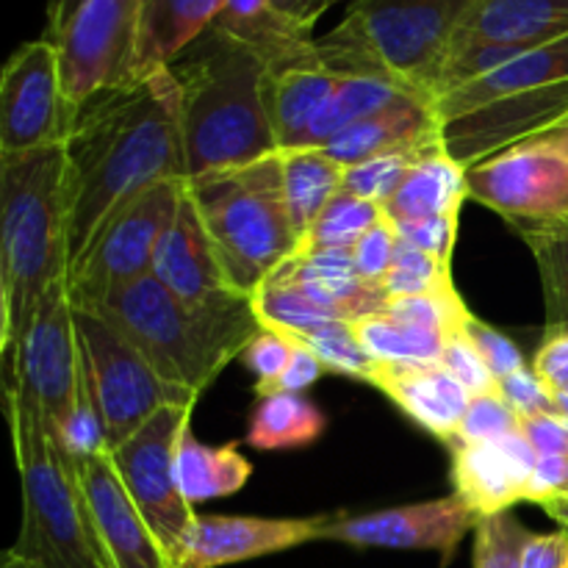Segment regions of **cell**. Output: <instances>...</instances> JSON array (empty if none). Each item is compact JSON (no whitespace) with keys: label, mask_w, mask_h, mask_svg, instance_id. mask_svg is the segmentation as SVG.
I'll return each mask as SVG.
<instances>
[{"label":"cell","mask_w":568,"mask_h":568,"mask_svg":"<svg viewBox=\"0 0 568 568\" xmlns=\"http://www.w3.org/2000/svg\"><path fill=\"white\" fill-rule=\"evenodd\" d=\"M70 270L120 205L164 181H189L183 94L170 67L75 111L67 136Z\"/></svg>","instance_id":"cell-1"},{"label":"cell","mask_w":568,"mask_h":568,"mask_svg":"<svg viewBox=\"0 0 568 568\" xmlns=\"http://www.w3.org/2000/svg\"><path fill=\"white\" fill-rule=\"evenodd\" d=\"M67 144L0 159V349L14 353L44 294L70 277Z\"/></svg>","instance_id":"cell-2"},{"label":"cell","mask_w":568,"mask_h":568,"mask_svg":"<svg viewBox=\"0 0 568 568\" xmlns=\"http://www.w3.org/2000/svg\"><path fill=\"white\" fill-rule=\"evenodd\" d=\"M183 94V144L192 178L277 153L266 109L264 61L211 26L170 64Z\"/></svg>","instance_id":"cell-3"},{"label":"cell","mask_w":568,"mask_h":568,"mask_svg":"<svg viewBox=\"0 0 568 568\" xmlns=\"http://www.w3.org/2000/svg\"><path fill=\"white\" fill-rule=\"evenodd\" d=\"M475 0H353L316 39L322 67L342 78H386L436 105L444 64Z\"/></svg>","instance_id":"cell-4"},{"label":"cell","mask_w":568,"mask_h":568,"mask_svg":"<svg viewBox=\"0 0 568 568\" xmlns=\"http://www.w3.org/2000/svg\"><path fill=\"white\" fill-rule=\"evenodd\" d=\"M166 383L203 394L261 333L253 303L203 311L172 297L155 275L116 288L92 305Z\"/></svg>","instance_id":"cell-5"},{"label":"cell","mask_w":568,"mask_h":568,"mask_svg":"<svg viewBox=\"0 0 568 568\" xmlns=\"http://www.w3.org/2000/svg\"><path fill=\"white\" fill-rule=\"evenodd\" d=\"M6 414L22 491V525L11 549L39 568H109L70 455L9 392Z\"/></svg>","instance_id":"cell-6"},{"label":"cell","mask_w":568,"mask_h":568,"mask_svg":"<svg viewBox=\"0 0 568 568\" xmlns=\"http://www.w3.org/2000/svg\"><path fill=\"white\" fill-rule=\"evenodd\" d=\"M189 194L233 288L244 297L300 250V233L283 197L277 153L236 170L192 178Z\"/></svg>","instance_id":"cell-7"},{"label":"cell","mask_w":568,"mask_h":568,"mask_svg":"<svg viewBox=\"0 0 568 568\" xmlns=\"http://www.w3.org/2000/svg\"><path fill=\"white\" fill-rule=\"evenodd\" d=\"M81 366L103 419L109 447H120L166 405H197V394L166 383L98 311L72 305Z\"/></svg>","instance_id":"cell-8"},{"label":"cell","mask_w":568,"mask_h":568,"mask_svg":"<svg viewBox=\"0 0 568 568\" xmlns=\"http://www.w3.org/2000/svg\"><path fill=\"white\" fill-rule=\"evenodd\" d=\"M186 186L189 181L155 183L111 214L70 270L72 305L92 308L116 288L153 275L155 253L175 222Z\"/></svg>","instance_id":"cell-9"},{"label":"cell","mask_w":568,"mask_h":568,"mask_svg":"<svg viewBox=\"0 0 568 568\" xmlns=\"http://www.w3.org/2000/svg\"><path fill=\"white\" fill-rule=\"evenodd\" d=\"M6 361H14V377L6 392L33 410L50 436L61 438L81 392V347L72 316L70 277L44 294L31 327Z\"/></svg>","instance_id":"cell-10"},{"label":"cell","mask_w":568,"mask_h":568,"mask_svg":"<svg viewBox=\"0 0 568 568\" xmlns=\"http://www.w3.org/2000/svg\"><path fill=\"white\" fill-rule=\"evenodd\" d=\"M189 430H192V405H166L150 416L128 442L111 449V464L128 497L133 499L175 566L183 538L194 519V505L186 503L175 477L178 449Z\"/></svg>","instance_id":"cell-11"},{"label":"cell","mask_w":568,"mask_h":568,"mask_svg":"<svg viewBox=\"0 0 568 568\" xmlns=\"http://www.w3.org/2000/svg\"><path fill=\"white\" fill-rule=\"evenodd\" d=\"M142 0H87L50 42L59 50L61 87L72 116L98 94L139 81Z\"/></svg>","instance_id":"cell-12"},{"label":"cell","mask_w":568,"mask_h":568,"mask_svg":"<svg viewBox=\"0 0 568 568\" xmlns=\"http://www.w3.org/2000/svg\"><path fill=\"white\" fill-rule=\"evenodd\" d=\"M70 125L59 50L48 37L26 42L0 75V159L67 144Z\"/></svg>","instance_id":"cell-13"},{"label":"cell","mask_w":568,"mask_h":568,"mask_svg":"<svg viewBox=\"0 0 568 568\" xmlns=\"http://www.w3.org/2000/svg\"><path fill=\"white\" fill-rule=\"evenodd\" d=\"M466 189L516 231L547 225L568 216V159L532 139L469 166Z\"/></svg>","instance_id":"cell-14"},{"label":"cell","mask_w":568,"mask_h":568,"mask_svg":"<svg viewBox=\"0 0 568 568\" xmlns=\"http://www.w3.org/2000/svg\"><path fill=\"white\" fill-rule=\"evenodd\" d=\"M480 516L458 497L403 505V508L375 510V514L327 516L320 541H338L361 549H416L438 552L442 566L458 552L466 532L475 530Z\"/></svg>","instance_id":"cell-15"},{"label":"cell","mask_w":568,"mask_h":568,"mask_svg":"<svg viewBox=\"0 0 568 568\" xmlns=\"http://www.w3.org/2000/svg\"><path fill=\"white\" fill-rule=\"evenodd\" d=\"M568 120V81L499 98L444 122L442 139L460 166H475L516 144L532 142Z\"/></svg>","instance_id":"cell-16"},{"label":"cell","mask_w":568,"mask_h":568,"mask_svg":"<svg viewBox=\"0 0 568 568\" xmlns=\"http://www.w3.org/2000/svg\"><path fill=\"white\" fill-rule=\"evenodd\" d=\"M94 538L109 568H178L128 497L109 453L72 458Z\"/></svg>","instance_id":"cell-17"},{"label":"cell","mask_w":568,"mask_h":568,"mask_svg":"<svg viewBox=\"0 0 568 568\" xmlns=\"http://www.w3.org/2000/svg\"><path fill=\"white\" fill-rule=\"evenodd\" d=\"M153 275L181 303L203 311H231L247 305L250 297L236 292L216 255L205 222L192 194H183L175 222L166 231L153 261Z\"/></svg>","instance_id":"cell-18"},{"label":"cell","mask_w":568,"mask_h":568,"mask_svg":"<svg viewBox=\"0 0 568 568\" xmlns=\"http://www.w3.org/2000/svg\"><path fill=\"white\" fill-rule=\"evenodd\" d=\"M327 516L311 519H258V516H200L183 538L178 568H220L286 552L320 541Z\"/></svg>","instance_id":"cell-19"},{"label":"cell","mask_w":568,"mask_h":568,"mask_svg":"<svg viewBox=\"0 0 568 568\" xmlns=\"http://www.w3.org/2000/svg\"><path fill=\"white\" fill-rule=\"evenodd\" d=\"M455 494L480 519L527 503V483L538 464L536 449L519 433L488 444H449Z\"/></svg>","instance_id":"cell-20"},{"label":"cell","mask_w":568,"mask_h":568,"mask_svg":"<svg viewBox=\"0 0 568 568\" xmlns=\"http://www.w3.org/2000/svg\"><path fill=\"white\" fill-rule=\"evenodd\" d=\"M372 386L442 442L458 438L471 394L442 364H377Z\"/></svg>","instance_id":"cell-21"},{"label":"cell","mask_w":568,"mask_h":568,"mask_svg":"<svg viewBox=\"0 0 568 568\" xmlns=\"http://www.w3.org/2000/svg\"><path fill=\"white\" fill-rule=\"evenodd\" d=\"M442 128L444 122L436 114V105L422 98H408L392 109H383L344 128L322 150L338 164L353 166L361 161L381 159V155L433 148V144L444 142Z\"/></svg>","instance_id":"cell-22"},{"label":"cell","mask_w":568,"mask_h":568,"mask_svg":"<svg viewBox=\"0 0 568 568\" xmlns=\"http://www.w3.org/2000/svg\"><path fill=\"white\" fill-rule=\"evenodd\" d=\"M275 281L288 283L308 294L311 300L325 308L338 311L349 322L361 316L381 314L386 311L388 297L383 286L364 281L355 270L353 250H311V253H294L281 270Z\"/></svg>","instance_id":"cell-23"},{"label":"cell","mask_w":568,"mask_h":568,"mask_svg":"<svg viewBox=\"0 0 568 568\" xmlns=\"http://www.w3.org/2000/svg\"><path fill=\"white\" fill-rule=\"evenodd\" d=\"M214 28L253 50L270 72L320 61L314 31L283 14L275 0H225Z\"/></svg>","instance_id":"cell-24"},{"label":"cell","mask_w":568,"mask_h":568,"mask_svg":"<svg viewBox=\"0 0 568 568\" xmlns=\"http://www.w3.org/2000/svg\"><path fill=\"white\" fill-rule=\"evenodd\" d=\"M564 37H568V0H475L455 44L494 42L541 48Z\"/></svg>","instance_id":"cell-25"},{"label":"cell","mask_w":568,"mask_h":568,"mask_svg":"<svg viewBox=\"0 0 568 568\" xmlns=\"http://www.w3.org/2000/svg\"><path fill=\"white\" fill-rule=\"evenodd\" d=\"M566 81L568 37L527 50V53L516 55L514 61L503 64L499 70L488 72V75L477 78V81L466 83V87L455 89V92L444 94L436 103V114L442 116V122H447L453 116L469 114V111L480 109V105L494 103L499 98H510V94L530 92V89H544Z\"/></svg>","instance_id":"cell-26"},{"label":"cell","mask_w":568,"mask_h":568,"mask_svg":"<svg viewBox=\"0 0 568 568\" xmlns=\"http://www.w3.org/2000/svg\"><path fill=\"white\" fill-rule=\"evenodd\" d=\"M225 0H142L139 17V81L170 67L194 39L214 26Z\"/></svg>","instance_id":"cell-27"},{"label":"cell","mask_w":568,"mask_h":568,"mask_svg":"<svg viewBox=\"0 0 568 568\" xmlns=\"http://www.w3.org/2000/svg\"><path fill=\"white\" fill-rule=\"evenodd\" d=\"M466 200V166H460L444 142H438L416 159L399 192L386 203V216L392 222L460 216Z\"/></svg>","instance_id":"cell-28"},{"label":"cell","mask_w":568,"mask_h":568,"mask_svg":"<svg viewBox=\"0 0 568 568\" xmlns=\"http://www.w3.org/2000/svg\"><path fill=\"white\" fill-rule=\"evenodd\" d=\"M336 83L338 75L325 70L322 61L266 75V109H270L277 150L303 148L311 120L331 98Z\"/></svg>","instance_id":"cell-29"},{"label":"cell","mask_w":568,"mask_h":568,"mask_svg":"<svg viewBox=\"0 0 568 568\" xmlns=\"http://www.w3.org/2000/svg\"><path fill=\"white\" fill-rule=\"evenodd\" d=\"M277 155H281L283 197H286L294 231L303 242L327 203L342 192L347 166L331 159L322 148L277 150Z\"/></svg>","instance_id":"cell-30"},{"label":"cell","mask_w":568,"mask_h":568,"mask_svg":"<svg viewBox=\"0 0 568 568\" xmlns=\"http://www.w3.org/2000/svg\"><path fill=\"white\" fill-rule=\"evenodd\" d=\"M175 477L181 494L189 505L205 503V499L231 497L239 494L253 477V464L239 453V444L225 447H209L192 436H183L175 460Z\"/></svg>","instance_id":"cell-31"},{"label":"cell","mask_w":568,"mask_h":568,"mask_svg":"<svg viewBox=\"0 0 568 568\" xmlns=\"http://www.w3.org/2000/svg\"><path fill=\"white\" fill-rule=\"evenodd\" d=\"M408 98H419V94L408 92L399 83L386 81V78H342L338 75L336 89L331 98L325 100L316 116L311 120L308 131H305L303 148H325L333 136L344 131V128L355 125L364 116L377 114L383 109L403 103ZM425 100V98H422ZM430 103V100H427ZM297 150V148H294Z\"/></svg>","instance_id":"cell-32"},{"label":"cell","mask_w":568,"mask_h":568,"mask_svg":"<svg viewBox=\"0 0 568 568\" xmlns=\"http://www.w3.org/2000/svg\"><path fill=\"white\" fill-rule=\"evenodd\" d=\"M327 419L303 394H270L253 410L247 444L255 449H303L320 442Z\"/></svg>","instance_id":"cell-33"},{"label":"cell","mask_w":568,"mask_h":568,"mask_svg":"<svg viewBox=\"0 0 568 568\" xmlns=\"http://www.w3.org/2000/svg\"><path fill=\"white\" fill-rule=\"evenodd\" d=\"M353 333L377 364H438L447 344L442 333L397 320L386 311L355 320Z\"/></svg>","instance_id":"cell-34"},{"label":"cell","mask_w":568,"mask_h":568,"mask_svg":"<svg viewBox=\"0 0 568 568\" xmlns=\"http://www.w3.org/2000/svg\"><path fill=\"white\" fill-rule=\"evenodd\" d=\"M516 233L527 242L541 272L547 333L568 331V216Z\"/></svg>","instance_id":"cell-35"},{"label":"cell","mask_w":568,"mask_h":568,"mask_svg":"<svg viewBox=\"0 0 568 568\" xmlns=\"http://www.w3.org/2000/svg\"><path fill=\"white\" fill-rule=\"evenodd\" d=\"M250 303H253V311L255 316H258L261 327L288 333V336H294V333L320 331V327L336 325V322H349L347 316H342L338 311L325 308V305L311 300L308 294H303L300 288L275 281V277L261 283V286L250 294Z\"/></svg>","instance_id":"cell-36"},{"label":"cell","mask_w":568,"mask_h":568,"mask_svg":"<svg viewBox=\"0 0 568 568\" xmlns=\"http://www.w3.org/2000/svg\"><path fill=\"white\" fill-rule=\"evenodd\" d=\"M386 216V209L369 200H361L355 194L338 192L327 203L320 220L314 222L305 239L300 242L297 253H311V250H353L366 231L377 225Z\"/></svg>","instance_id":"cell-37"},{"label":"cell","mask_w":568,"mask_h":568,"mask_svg":"<svg viewBox=\"0 0 568 568\" xmlns=\"http://www.w3.org/2000/svg\"><path fill=\"white\" fill-rule=\"evenodd\" d=\"M288 338L308 347L333 375L353 377V381L361 383L375 381L377 361H372L369 353L361 347V342L353 333V322H336V325L320 327V331L294 333Z\"/></svg>","instance_id":"cell-38"},{"label":"cell","mask_w":568,"mask_h":568,"mask_svg":"<svg viewBox=\"0 0 568 568\" xmlns=\"http://www.w3.org/2000/svg\"><path fill=\"white\" fill-rule=\"evenodd\" d=\"M386 314L397 316V320H405V322H414V325L427 327V331H436L447 338L466 333V325H469L471 316H475L469 308H466L464 297L458 294L455 283L447 288H438V292L433 294L388 300Z\"/></svg>","instance_id":"cell-39"},{"label":"cell","mask_w":568,"mask_h":568,"mask_svg":"<svg viewBox=\"0 0 568 568\" xmlns=\"http://www.w3.org/2000/svg\"><path fill=\"white\" fill-rule=\"evenodd\" d=\"M381 286L388 300L419 297V294H433L438 288L453 286V272H449V264L433 258L430 253H422V250L399 242L392 270L383 277Z\"/></svg>","instance_id":"cell-40"},{"label":"cell","mask_w":568,"mask_h":568,"mask_svg":"<svg viewBox=\"0 0 568 568\" xmlns=\"http://www.w3.org/2000/svg\"><path fill=\"white\" fill-rule=\"evenodd\" d=\"M425 150L381 155V159H369L361 161V164L347 166V170H344L342 192L355 194V197L369 200V203H377L386 209V203L399 192V186L405 183L408 172L414 170L416 159H419Z\"/></svg>","instance_id":"cell-41"},{"label":"cell","mask_w":568,"mask_h":568,"mask_svg":"<svg viewBox=\"0 0 568 568\" xmlns=\"http://www.w3.org/2000/svg\"><path fill=\"white\" fill-rule=\"evenodd\" d=\"M530 536L514 510L486 516L475 527V568H521Z\"/></svg>","instance_id":"cell-42"},{"label":"cell","mask_w":568,"mask_h":568,"mask_svg":"<svg viewBox=\"0 0 568 568\" xmlns=\"http://www.w3.org/2000/svg\"><path fill=\"white\" fill-rule=\"evenodd\" d=\"M521 430V419L499 392L483 394V397H471L469 410H466L464 422L455 442L464 444H488L503 442V438L514 436ZM453 442V444H455Z\"/></svg>","instance_id":"cell-43"},{"label":"cell","mask_w":568,"mask_h":568,"mask_svg":"<svg viewBox=\"0 0 568 568\" xmlns=\"http://www.w3.org/2000/svg\"><path fill=\"white\" fill-rule=\"evenodd\" d=\"M292 338L281 331H270V327H261L258 336L244 347V353L239 355V358H242V364L255 375V394H258V397H266L270 388L281 381L288 361H292Z\"/></svg>","instance_id":"cell-44"},{"label":"cell","mask_w":568,"mask_h":568,"mask_svg":"<svg viewBox=\"0 0 568 568\" xmlns=\"http://www.w3.org/2000/svg\"><path fill=\"white\" fill-rule=\"evenodd\" d=\"M438 364L471 394V397H483V394L499 392V381L491 375V369L486 366V361L480 358V353L475 349V344L466 338V333L460 336H449L444 344V353Z\"/></svg>","instance_id":"cell-45"},{"label":"cell","mask_w":568,"mask_h":568,"mask_svg":"<svg viewBox=\"0 0 568 568\" xmlns=\"http://www.w3.org/2000/svg\"><path fill=\"white\" fill-rule=\"evenodd\" d=\"M466 338L475 344V349L480 353V358L486 361V366L491 369V375L497 381H505V377L516 375L519 369H525L527 358L519 349V344L510 342L505 333H499L497 327L486 325L477 316H471V322L466 325Z\"/></svg>","instance_id":"cell-46"},{"label":"cell","mask_w":568,"mask_h":568,"mask_svg":"<svg viewBox=\"0 0 568 568\" xmlns=\"http://www.w3.org/2000/svg\"><path fill=\"white\" fill-rule=\"evenodd\" d=\"M397 227L388 216H383L372 231H366L361 236V242L353 247V261H355V270L364 281L377 283L381 286L383 277L388 275L394 264V253H397Z\"/></svg>","instance_id":"cell-47"},{"label":"cell","mask_w":568,"mask_h":568,"mask_svg":"<svg viewBox=\"0 0 568 568\" xmlns=\"http://www.w3.org/2000/svg\"><path fill=\"white\" fill-rule=\"evenodd\" d=\"M460 216H436V220H414V222H394L399 242L410 247L430 253L433 258L453 264L455 239H458Z\"/></svg>","instance_id":"cell-48"},{"label":"cell","mask_w":568,"mask_h":568,"mask_svg":"<svg viewBox=\"0 0 568 568\" xmlns=\"http://www.w3.org/2000/svg\"><path fill=\"white\" fill-rule=\"evenodd\" d=\"M499 394L505 397V403L519 414V419H530V416L541 414H558V403H555L552 394L547 392V386L541 383V377L536 375L532 366H525L516 375L499 381Z\"/></svg>","instance_id":"cell-49"},{"label":"cell","mask_w":568,"mask_h":568,"mask_svg":"<svg viewBox=\"0 0 568 568\" xmlns=\"http://www.w3.org/2000/svg\"><path fill=\"white\" fill-rule=\"evenodd\" d=\"M532 369L555 399L568 397V331L544 333Z\"/></svg>","instance_id":"cell-50"},{"label":"cell","mask_w":568,"mask_h":568,"mask_svg":"<svg viewBox=\"0 0 568 568\" xmlns=\"http://www.w3.org/2000/svg\"><path fill=\"white\" fill-rule=\"evenodd\" d=\"M521 436L527 438L538 458H568V425L560 414H541L521 419Z\"/></svg>","instance_id":"cell-51"},{"label":"cell","mask_w":568,"mask_h":568,"mask_svg":"<svg viewBox=\"0 0 568 568\" xmlns=\"http://www.w3.org/2000/svg\"><path fill=\"white\" fill-rule=\"evenodd\" d=\"M322 375H327L325 364H322V361L316 358L308 347H303V344L294 342L292 361H288V366H286V372L281 375V381L270 388V394H303L305 388L314 386ZM270 394H266V397H270Z\"/></svg>","instance_id":"cell-52"},{"label":"cell","mask_w":568,"mask_h":568,"mask_svg":"<svg viewBox=\"0 0 568 568\" xmlns=\"http://www.w3.org/2000/svg\"><path fill=\"white\" fill-rule=\"evenodd\" d=\"M568 494V458L552 455V458H538L532 469L530 483H527V503L544 505L555 497Z\"/></svg>","instance_id":"cell-53"},{"label":"cell","mask_w":568,"mask_h":568,"mask_svg":"<svg viewBox=\"0 0 568 568\" xmlns=\"http://www.w3.org/2000/svg\"><path fill=\"white\" fill-rule=\"evenodd\" d=\"M521 568H568V530L532 532L525 547Z\"/></svg>","instance_id":"cell-54"},{"label":"cell","mask_w":568,"mask_h":568,"mask_svg":"<svg viewBox=\"0 0 568 568\" xmlns=\"http://www.w3.org/2000/svg\"><path fill=\"white\" fill-rule=\"evenodd\" d=\"M275 3L283 14H288L294 22H300L303 28H311V31H314L320 17L325 14L333 3H338V0H275Z\"/></svg>","instance_id":"cell-55"},{"label":"cell","mask_w":568,"mask_h":568,"mask_svg":"<svg viewBox=\"0 0 568 568\" xmlns=\"http://www.w3.org/2000/svg\"><path fill=\"white\" fill-rule=\"evenodd\" d=\"M83 3H87V0H48V33H44V37H59V33L64 31L67 22L72 20V14H75Z\"/></svg>","instance_id":"cell-56"},{"label":"cell","mask_w":568,"mask_h":568,"mask_svg":"<svg viewBox=\"0 0 568 568\" xmlns=\"http://www.w3.org/2000/svg\"><path fill=\"white\" fill-rule=\"evenodd\" d=\"M541 142L549 144V148H555V150H558V153H564L566 159H568V120L560 122V125L552 128V131H549V133H544Z\"/></svg>","instance_id":"cell-57"},{"label":"cell","mask_w":568,"mask_h":568,"mask_svg":"<svg viewBox=\"0 0 568 568\" xmlns=\"http://www.w3.org/2000/svg\"><path fill=\"white\" fill-rule=\"evenodd\" d=\"M541 508L547 510V514L552 516V519L558 521V525L564 527V530H568V497H555V499H549V503H544Z\"/></svg>","instance_id":"cell-58"},{"label":"cell","mask_w":568,"mask_h":568,"mask_svg":"<svg viewBox=\"0 0 568 568\" xmlns=\"http://www.w3.org/2000/svg\"><path fill=\"white\" fill-rule=\"evenodd\" d=\"M0 568H39V566H33L31 560L20 558V555H17L14 549H9V552L3 555V564H0Z\"/></svg>","instance_id":"cell-59"},{"label":"cell","mask_w":568,"mask_h":568,"mask_svg":"<svg viewBox=\"0 0 568 568\" xmlns=\"http://www.w3.org/2000/svg\"><path fill=\"white\" fill-rule=\"evenodd\" d=\"M347 3H353V0H347Z\"/></svg>","instance_id":"cell-60"},{"label":"cell","mask_w":568,"mask_h":568,"mask_svg":"<svg viewBox=\"0 0 568 568\" xmlns=\"http://www.w3.org/2000/svg\"><path fill=\"white\" fill-rule=\"evenodd\" d=\"M566 497H568V494H566Z\"/></svg>","instance_id":"cell-61"}]
</instances>
